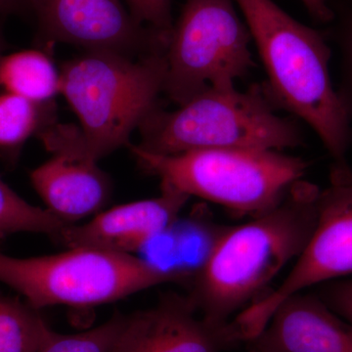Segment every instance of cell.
Wrapping results in <instances>:
<instances>
[{
    "mask_svg": "<svg viewBox=\"0 0 352 352\" xmlns=\"http://www.w3.org/2000/svg\"><path fill=\"white\" fill-rule=\"evenodd\" d=\"M31 182L47 210L68 224L98 214L112 191L97 162L68 153H54L32 171Z\"/></svg>",
    "mask_w": 352,
    "mask_h": 352,
    "instance_id": "obj_13",
    "label": "cell"
},
{
    "mask_svg": "<svg viewBox=\"0 0 352 352\" xmlns=\"http://www.w3.org/2000/svg\"><path fill=\"white\" fill-rule=\"evenodd\" d=\"M319 192L316 185L298 180L272 210L228 226L189 282L188 296L204 318L228 321L256 302L278 273L300 256L316 226Z\"/></svg>",
    "mask_w": 352,
    "mask_h": 352,
    "instance_id": "obj_2",
    "label": "cell"
},
{
    "mask_svg": "<svg viewBox=\"0 0 352 352\" xmlns=\"http://www.w3.org/2000/svg\"><path fill=\"white\" fill-rule=\"evenodd\" d=\"M300 1L316 22L328 24L335 19V12L331 6L330 0H300Z\"/></svg>",
    "mask_w": 352,
    "mask_h": 352,
    "instance_id": "obj_22",
    "label": "cell"
},
{
    "mask_svg": "<svg viewBox=\"0 0 352 352\" xmlns=\"http://www.w3.org/2000/svg\"><path fill=\"white\" fill-rule=\"evenodd\" d=\"M248 352H352V326L316 294L289 296L263 332L245 342Z\"/></svg>",
    "mask_w": 352,
    "mask_h": 352,
    "instance_id": "obj_12",
    "label": "cell"
},
{
    "mask_svg": "<svg viewBox=\"0 0 352 352\" xmlns=\"http://www.w3.org/2000/svg\"><path fill=\"white\" fill-rule=\"evenodd\" d=\"M50 103L39 104L13 94L0 95V155L9 161L18 157L32 134L52 122Z\"/></svg>",
    "mask_w": 352,
    "mask_h": 352,
    "instance_id": "obj_15",
    "label": "cell"
},
{
    "mask_svg": "<svg viewBox=\"0 0 352 352\" xmlns=\"http://www.w3.org/2000/svg\"><path fill=\"white\" fill-rule=\"evenodd\" d=\"M44 43L140 57L164 52L168 41L133 19L124 0H31Z\"/></svg>",
    "mask_w": 352,
    "mask_h": 352,
    "instance_id": "obj_9",
    "label": "cell"
},
{
    "mask_svg": "<svg viewBox=\"0 0 352 352\" xmlns=\"http://www.w3.org/2000/svg\"><path fill=\"white\" fill-rule=\"evenodd\" d=\"M133 19L168 41L173 27V0H124Z\"/></svg>",
    "mask_w": 352,
    "mask_h": 352,
    "instance_id": "obj_19",
    "label": "cell"
},
{
    "mask_svg": "<svg viewBox=\"0 0 352 352\" xmlns=\"http://www.w3.org/2000/svg\"><path fill=\"white\" fill-rule=\"evenodd\" d=\"M69 224L46 208L32 206L0 178V240L19 232L43 234L57 242Z\"/></svg>",
    "mask_w": 352,
    "mask_h": 352,
    "instance_id": "obj_17",
    "label": "cell"
},
{
    "mask_svg": "<svg viewBox=\"0 0 352 352\" xmlns=\"http://www.w3.org/2000/svg\"><path fill=\"white\" fill-rule=\"evenodd\" d=\"M0 87L36 103H50L60 94V74L41 50L0 57Z\"/></svg>",
    "mask_w": 352,
    "mask_h": 352,
    "instance_id": "obj_14",
    "label": "cell"
},
{
    "mask_svg": "<svg viewBox=\"0 0 352 352\" xmlns=\"http://www.w3.org/2000/svg\"><path fill=\"white\" fill-rule=\"evenodd\" d=\"M129 146L138 164L159 177L161 184L252 217L279 205L307 168L300 157L272 150L201 149L161 155Z\"/></svg>",
    "mask_w": 352,
    "mask_h": 352,
    "instance_id": "obj_5",
    "label": "cell"
},
{
    "mask_svg": "<svg viewBox=\"0 0 352 352\" xmlns=\"http://www.w3.org/2000/svg\"><path fill=\"white\" fill-rule=\"evenodd\" d=\"M316 295L352 326V279L323 283Z\"/></svg>",
    "mask_w": 352,
    "mask_h": 352,
    "instance_id": "obj_21",
    "label": "cell"
},
{
    "mask_svg": "<svg viewBox=\"0 0 352 352\" xmlns=\"http://www.w3.org/2000/svg\"><path fill=\"white\" fill-rule=\"evenodd\" d=\"M338 22L335 38L342 53V85L339 94L352 112V9L332 7Z\"/></svg>",
    "mask_w": 352,
    "mask_h": 352,
    "instance_id": "obj_20",
    "label": "cell"
},
{
    "mask_svg": "<svg viewBox=\"0 0 352 352\" xmlns=\"http://www.w3.org/2000/svg\"><path fill=\"white\" fill-rule=\"evenodd\" d=\"M234 1L256 43L271 101L307 122L333 164H347L352 112L333 87L331 50L323 34L294 19L272 0Z\"/></svg>",
    "mask_w": 352,
    "mask_h": 352,
    "instance_id": "obj_3",
    "label": "cell"
},
{
    "mask_svg": "<svg viewBox=\"0 0 352 352\" xmlns=\"http://www.w3.org/2000/svg\"><path fill=\"white\" fill-rule=\"evenodd\" d=\"M6 47V39H4L3 32H2L1 24H0V57L2 56V52Z\"/></svg>",
    "mask_w": 352,
    "mask_h": 352,
    "instance_id": "obj_25",
    "label": "cell"
},
{
    "mask_svg": "<svg viewBox=\"0 0 352 352\" xmlns=\"http://www.w3.org/2000/svg\"><path fill=\"white\" fill-rule=\"evenodd\" d=\"M264 85L245 91L208 88L175 111L157 107L138 129L146 151L175 155L201 149L281 151L303 145L296 120L280 117Z\"/></svg>",
    "mask_w": 352,
    "mask_h": 352,
    "instance_id": "obj_4",
    "label": "cell"
},
{
    "mask_svg": "<svg viewBox=\"0 0 352 352\" xmlns=\"http://www.w3.org/2000/svg\"><path fill=\"white\" fill-rule=\"evenodd\" d=\"M190 197L161 184V195L99 212L82 226L69 224L56 243L122 254L140 251L179 217Z\"/></svg>",
    "mask_w": 352,
    "mask_h": 352,
    "instance_id": "obj_11",
    "label": "cell"
},
{
    "mask_svg": "<svg viewBox=\"0 0 352 352\" xmlns=\"http://www.w3.org/2000/svg\"><path fill=\"white\" fill-rule=\"evenodd\" d=\"M335 4L332 6H340L352 9V0H335Z\"/></svg>",
    "mask_w": 352,
    "mask_h": 352,
    "instance_id": "obj_24",
    "label": "cell"
},
{
    "mask_svg": "<svg viewBox=\"0 0 352 352\" xmlns=\"http://www.w3.org/2000/svg\"><path fill=\"white\" fill-rule=\"evenodd\" d=\"M352 274V170L333 164L327 188L317 198V222L295 267L276 289L243 309L234 321L245 342L267 326L285 300L317 284Z\"/></svg>",
    "mask_w": 352,
    "mask_h": 352,
    "instance_id": "obj_8",
    "label": "cell"
},
{
    "mask_svg": "<svg viewBox=\"0 0 352 352\" xmlns=\"http://www.w3.org/2000/svg\"><path fill=\"white\" fill-rule=\"evenodd\" d=\"M252 41L234 0H184L166 46L164 94L182 106L208 88H236L256 67Z\"/></svg>",
    "mask_w": 352,
    "mask_h": 352,
    "instance_id": "obj_7",
    "label": "cell"
},
{
    "mask_svg": "<svg viewBox=\"0 0 352 352\" xmlns=\"http://www.w3.org/2000/svg\"><path fill=\"white\" fill-rule=\"evenodd\" d=\"M188 296L168 294L157 305L126 315L110 352H226L245 344L235 321L198 316Z\"/></svg>",
    "mask_w": 352,
    "mask_h": 352,
    "instance_id": "obj_10",
    "label": "cell"
},
{
    "mask_svg": "<svg viewBox=\"0 0 352 352\" xmlns=\"http://www.w3.org/2000/svg\"><path fill=\"white\" fill-rule=\"evenodd\" d=\"M50 331L38 309L0 292V352H38Z\"/></svg>",
    "mask_w": 352,
    "mask_h": 352,
    "instance_id": "obj_16",
    "label": "cell"
},
{
    "mask_svg": "<svg viewBox=\"0 0 352 352\" xmlns=\"http://www.w3.org/2000/svg\"><path fill=\"white\" fill-rule=\"evenodd\" d=\"M166 69V51L140 57L87 51L67 62L60 94L82 126L52 124L41 138L46 149L98 162L129 144L132 131L157 107Z\"/></svg>",
    "mask_w": 352,
    "mask_h": 352,
    "instance_id": "obj_1",
    "label": "cell"
},
{
    "mask_svg": "<svg viewBox=\"0 0 352 352\" xmlns=\"http://www.w3.org/2000/svg\"><path fill=\"white\" fill-rule=\"evenodd\" d=\"M126 315L113 314L105 323L74 335H61L52 330L38 352H110L126 322Z\"/></svg>",
    "mask_w": 352,
    "mask_h": 352,
    "instance_id": "obj_18",
    "label": "cell"
},
{
    "mask_svg": "<svg viewBox=\"0 0 352 352\" xmlns=\"http://www.w3.org/2000/svg\"><path fill=\"white\" fill-rule=\"evenodd\" d=\"M0 282L39 310L54 305L96 307L178 281L132 254L72 248L61 254L28 258L0 252Z\"/></svg>",
    "mask_w": 352,
    "mask_h": 352,
    "instance_id": "obj_6",
    "label": "cell"
},
{
    "mask_svg": "<svg viewBox=\"0 0 352 352\" xmlns=\"http://www.w3.org/2000/svg\"><path fill=\"white\" fill-rule=\"evenodd\" d=\"M31 0H0V16L30 10Z\"/></svg>",
    "mask_w": 352,
    "mask_h": 352,
    "instance_id": "obj_23",
    "label": "cell"
}]
</instances>
